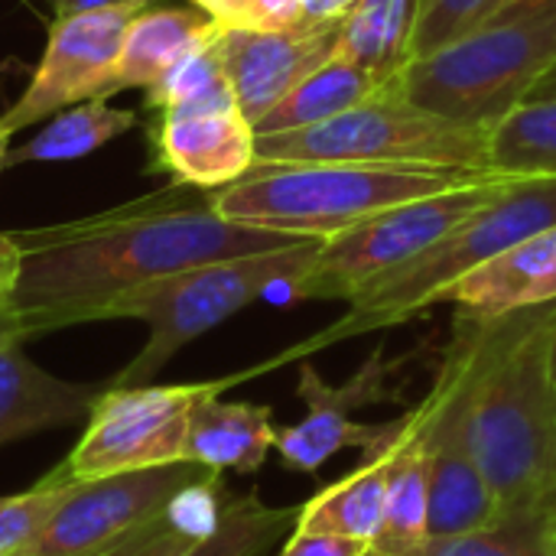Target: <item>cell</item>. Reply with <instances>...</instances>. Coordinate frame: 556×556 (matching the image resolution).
Here are the masks:
<instances>
[{
  "mask_svg": "<svg viewBox=\"0 0 556 556\" xmlns=\"http://www.w3.org/2000/svg\"><path fill=\"white\" fill-rule=\"evenodd\" d=\"M13 238L23 251V270L3 316L20 342L91 323L108 300L147 280L313 241L228 222L212 208V199L186 202L179 189Z\"/></svg>",
  "mask_w": 556,
  "mask_h": 556,
  "instance_id": "cell-1",
  "label": "cell"
},
{
  "mask_svg": "<svg viewBox=\"0 0 556 556\" xmlns=\"http://www.w3.org/2000/svg\"><path fill=\"white\" fill-rule=\"evenodd\" d=\"M72 485L75 482H62L49 472L29 492L0 495V556L26 554L55 515V508L65 502Z\"/></svg>",
  "mask_w": 556,
  "mask_h": 556,
  "instance_id": "cell-28",
  "label": "cell"
},
{
  "mask_svg": "<svg viewBox=\"0 0 556 556\" xmlns=\"http://www.w3.org/2000/svg\"><path fill=\"white\" fill-rule=\"evenodd\" d=\"M254 127L241 108L169 111L156 130L160 166L195 189H222L254 166Z\"/></svg>",
  "mask_w": 556,
  "mask_h": 556,
  "instance_id": "cell-14",
  "label": "cell"
},
{
  "mask_svg": "<svg viewBox=\"0 0 556 556\" xmlns=\"http://www.w3.org/2000/svg\"><path fill=\"white\" fill-rule=\"evenodd\" d=\"M554 326L556 303L498 316L472 394L469 443L498 515L556 502Z\"/></svg>",
  "mask_w": 556,
  "mask_h": 556,
  "instance_id": "cell-2",
  "label": "cell"
},
{
  "mask_svg": "<svg viewBox=\"0 0 556 556\" xmlns=\"http://www.w3.org/2000/svg\"><path fill=\"white\" fill-rule=\"evenodd\" d=\"M492 127L459 124L414 104L401 81L303 130L254 140V163H371L489 169ZM492 173V169H489Z\"/></svg>",
  "mask_w": 556,
  "mask_h": 556,
  "instance_id": "cell-7",
  "label": "cell"
},
{
  "mask_svg": "<svg viewBox=\"0 0 556 556\" xmlns=\"http://www.w3.org/2000/svg\"><path fill=\"white\" fill-rule=\"evenodd\" d=\"M323 241H300L293 248L248 254L189 267L160 280H147L108 300L94 319H140L150 336L143 349L108 381L111 388L153 384V378L199 336L212 332L244 306L267 296L274 287H290L309 270ZM91 319V323H94Z\"/></svg>",
  "mask_w": 556,
  "mask_h": 556,
  "instance_id": "cell-6",
  "label": "cell"
},
{
  "mask_svg": "<svg viewBox=\"0 0 556 556\" xmlns=\"http://www.w3.org/2000/svg\"><path fill=\"white\" fill-rule=\"evenodd\" d=\"M3 332H10V329H7V316H3V309H0V336H3ZM10 336H13V332H10Z\"/></svg>",
  "mask_w": 556,
  "mask_h": 556,
  "instance_id": "cell-41",
  "label": "cell"
},
{
  "mask_svg": "<svg viewBox=\"0 0 556 556\" xmlns=\"http://www.w3.org/2000/svg\"><path fill=\"white\" fill-rule=\"evenodd\" d=\"M430 482H427V407L417 404L404 414V427L391 446L388 466V508L378 541L384 556H410L430 538Z\"/></svg>",
  "mask_w": 556,
  "mask_h": 556,
  "instance_id": "cell-19",
  "label": "cell"
},
{
  "mask_svg": "<svg viewBox=\"0 0 556 556\" xmlns=\"http://www.w3.org/2000/svg\"><path fill=\"white\" fill-rule=\"evenodd\" d=\"M489 169L498 176H556V98L525 101L492 127Z\"/></svg>",
  "mask_w": 556,
  "mask_h": 556,
  "instance_id": "cell-25",
  "label": "cell"
},
{
  "mask_svg": "<svg viewBox=\"0 0 556 556\" xmlns=\"http://www.w3.org/2000/svg\"><path fill=\"white\" fill-rule=\"evenodd\" d=\"M414 46L417 0H358L342 23L339 55L388 88L397 85L414 62Z\"/></svg>",
  "mask_w": 556,
  "mask_h": 556,
  "instance_id": "cell-21",
  "label": "cell"
},
{
  "mask_svg": "<svg viewBox=\"0 0 556 556\" xmlns=\"http://www.w3.org/2000/svg\"><path fill=\"white\" fill-rule=\"evenodd\" d=\"M515 3H521V0H489V7H485V13L479 16V23L492 20L495 13H502V10H508V7H515ZM479 23H476V26H479Z\"/></svg>",
  "mask_w": 556,
  "mask_h": 556,
  "instance_id": "cell-38",
  "label": "cell"
},
{
  "mask_svg": "<svg viewBox=\"0 0 556 556\" xmlns=\"http://www.w3.org/2000/svg\"><path fill=\"white\" fill-rule=\"evenodd\" d=\"M222 36V33H218ZM147 111H215V108H238L235 88L228 81L218 39L202 46L199 52L186 55L173 65L143 98Z\"/></svg>",
  "mask_w": 556,
  "mask_h": 556,
  "instance_id": "cell-27",
  "label": "cell"
},
{
  "mask_svg": "<svg viewBox=\"0 0 556 556\" xmlns=\"http://www.w3.org/2000/svg\"><path fill=\"white\" fill-rule=\"evenodd\" d=\"M547 98H556V65L538 81V88L531 91V98L528 101H547Z\"/></svg>",
  "mask_w": 556,
  "mask_h": 556,
  "instance_id": "cell-36",
  "label": "cell"
},
{
  "mask_svg": "<svg viewBox=\"0 0 556 556\" xmlns=\"http://www.w3.org/2000/svg\"><path fill=\"white\" fill-rule=\"evenodd\" d=\"M368 556L384 554L371 547ZM410 556H556V502L525 511H502L479 531L430 538Z\"/></svg>",
  "mask_w": 556,
  "mask_h": 556,
  "instance_id": "cell-23",
  "label": "cell"
},
{
  "mask_svg": "<svg viewBox=\"0 0 556 556\" xmlns=\"http://www.w3.org/2000/svg\"><path fill=\"white\" fill-rule=\"evenodd\" d=\"M368 551H371V544H362L352 538L293 528L290 538L283 541L280 556H368Z\"/></svg>",
  "mask_w": 556,
  "mask_h": 556,
  "instance_id": "cell-32",
  "label": "cell"
},
{
  "mask_svg": "<svg viewBox=\"0 0 556 556\" xmlns=\"http://www.w3.org/2000/svg\"><path fill=\"white\" fill-rule=\"evenodd\" d=\"M222 26L205 10H186V7H147L134 16V23L124 33L117 65L101 88L98 101H108L117 91L127 88H153L173 65H179L186 55L199 52L202 46L215 42Z\"/></svg>",
  "mask_w": 556,
  "mask_h": 556,
  "instance_id": "cell-16",
  "label": "cell"
},
{
  "mask_svg": "<svg viewBox=\"0 0 556 556\" xmlns=\"http://www.w3.org/2000/svg\"><path fill=\"white\" fill-rule=\"evenodd\" d=\"M489 0H417V46L414 62L427 59L459 36H466L479 16L485 13Z\"/></svg>",
  "mask_w": 556,
  "mask_h": 556,
  "instance_id": "cell-29",
  "label": "cell"
},
{
  "mask_svg": "<svg viewBox=\"0 0 556 556\" xmlns=\"http://www.w3.org/2000/svg\"><path fill=\"white\" fill-rule=\"evenodd\" d=\"M417 355L388 358L384 345H378L345 384L323 381V375L309 362H303L300 381H296V397L306 404V417L300 424L277 430L274 450H277L280 463L290 472L309 476V472H319L342 450H365V456L388 450L397 440L404 417L371 427V424L355 420V414L365 407L404 401L407 381H401L397 375H404V368Z\"/></svg>",
  "mask_w": 556,
  "mask_h": 556,
  "instance_id": "cell-10",
  "label": "cell"
},
{
  "mask_svg": "<svg viewBox=\"0 0 556 556\" xmlns=\"http://www.w3.org/2000/svg\"><path fill=\"white\" fill-rule=\"evenodd\" d=\"M489 176L459 166H371V163H254L238 182L215 189L212 208L238 225L293 238L329 241L358 222Z\"/></svg>",
  "mask_w": 556,
  "mask_h": 556,
  "instance_id": "cell-4",
  "label": "cell"
},
{
  "mask_svg": "<svg viewBox=\"0 0 556 556\" xmlns=\"http://www.w3.org/2000/svg\"><path fill=\"white\" fill-rule=\"evenodd\" d=\"M248 378L251 371L199 384H108L85 420L81 440L62 459V466L52 469V476L62 482H94L121 472L182 463L195 404Z\"/></svg>",
  "mask_w": 556,
  "mask_h": 556,
  "instance_id": "cell-9",
  "label": "cell"
},
{
  "mask_svg": "<svg viewBox=\"0 0 556 556\" xmlns=\"http://www.w3.org/2000/svg\"><path fill=\"white\" fill-rule=\"evenodd\" d=\"M551 225H556V176H511V186L495 202L466 215L440 241H433L427 251H420L397 270L371 280L358 296L349 300V313L342 319L309 336L306 342L280 352L277 358L257 365L254 375L306 358L336 342L424 316L427 309L440 306L463 277Z\"/></svg>",
  "mask_w": 556,
  "mask_h": 556,
  "instance_id": "cell-3",
  "label": "cell"
},
{
  "mask_svg": "<svg viewBox=\"0 0 556 556\" xmlns=\"http://www.w3.org/2000/svg\"><path fill=\"white\" fill-rule=\"evenodd\" d=\"M551 368H554V391H556V326H554V345H551Z\"/></svg>",
  "mask_w": 556,
  "mask_h": 556,
  "instance_id": "cell-40",
  "label": "cell"
},
{
  "mask_svg": "<svg viewBox=\"0 0 556 556\" xmlns=\"http://www.w3.org/2000/svg\"><path fill=\"white\" fill-rule=\"evenodd\" d=\"M381 85L365 75L355 62H349L345 55H332L329 62H323L316 72H309L293 91H287L257 124L254 134L267 137V134H283V130H303V127H316L323 121H332L345 111H352L355 104H362L365 98L378 94Z\"/></svg>",
  "mask_w": 556,
  "mask_h": 556,
  "instance_id": "cell-22",
  "label": "cell"
},
{
  "mask_svg": "<svg viewBox=\"0 0 556 556\" xmlns=\"http://www.w3.org/2000/svg\"><path fill=\"white\" fill-rule=\"evenodd\" d=\"M391 446L365 456V463L358 469H352L339 482L316 492L306 505H300L296 528L375 544L381 534V525H384V508H388Z\"/></svg>",
  "mask_w": 556,
  "mask_h": 556,
  "instance_id": "cell-20",
  "label": "cell"
},
{
  "mask_svg": "<svg viewBox=\"0 0 556 556\" xmlns=\"http://www.w3.org/2000/svg\"><path fill=\"white\" fill-rule=\"evenodd\" d=\"M300 508H270L257 492L228 498L218 528L179 556H264L296 528Z\"/></svg>",
  "mask_w": 556,
  "mask_h": 556,
  "instance_id": "cell-26",
  "label": "cell"
},
{
  "mask_svg": "<svg viewBox=\"0 0 556 556\" xmlns=\"http://www.w3.org/2000/svg\"><path fill=\"white\" fill-rule=\"evenodd\" d=\"M192 544H195V538L173 528V521L163 511L153 525L140 528L134 538H127L121 547H114L108 556H179Z\"/></svg>",
  "mask_w": 556,
  "mask_h": 556,
  "instance_id": "cell-31",
  "label": "cell"
},
{
  "mask_svg": "<svg viewBox=\"0 0 556 556\" xmlns=\"http://www.w3.org/2000/svg\"><path fill=\"white\" fill-rule=\"evenodd\" d=\"M134 124H137V114L134 111L111 108L108 101H81V104H72L68 111H59L55 121L46 124V130H39L36 137H29L16 153H10L7 156V166L78 160V156H88V153L101 150L114 137L127 134Z\"/></svg>",
  "mask_w": 556,
  "mask_h": 556,
  "instance_id": "cell-24",
  "label": "cell"
},
{
  "mask_svg": "<svg viewBox=\"0 0 556 556\" xmlns=\"http://www.w3.org/2000/svg\"><path fill=\"white\" fill-rule=\"evenodd\" d=\"M342 23L345 20H303L283 29H222V62L251 127L339 52Z\"/></svg>",
  "mask_w": 556,
  "mask_h": 556,
  "instance_id": "cell-13",
  "label": "cell"
},
{
  "mask_svg": "<svg viewBox=\"0 0 556 556\" xmlns=\"http://www.w3.org/2000/svg\"><path fill=\"white\" fill-rule=\"evenodd\" d=\"M20 270H23V251L13 235L0 231V309L10 306L13 290L20 283Z\"/></svg>",
  "mask_w": 556,
  "mask_h": 556,
  "instance_id": "cell-33",
  "label": "cell"
},
{
  "mask_svg": "<svg viewBox=\"0 0 556 556\" xmlns=\"http://www.w3.org/2000/svg\"><path fill=\"white\" fill-rule=\"evenodd\" d=\"M147 7L150 3H117L55 16L33 81L0 117V124L16 134L72 104L98 101L117 65L127 26Z\"/></svg>",
  "mask_w": 556,
  "mask_h": 556,
  "instance_id": "cell-12",
  "label": "cell"
},
{
  "mask_svg": "<svg viewBox=\"0 0 556 556\" xmlns=\"http://www.w3.org/2000/svg\"><path fill=\"white\" fill-rule=\"evenodd\" d=\"M274 410L267 404L222 401V394L195 404L189 417L186 459L212 472H257L277 443Z\"/></svg>",
  "mask_w": 556,
  "mask_h": 556,
  "instance_id": "cell-18",
  "label": "cell"
},
{
  "mask_svg": "<svg viewBox=\"0 0 556 556\" xmlns=\"http://www.w3.org/2000/svg\"><path fill=\"white\" fill-rule=\"evenodd\" d=\"M192 3H195L199 10H205V13H208L215 23H218V20H222V13L228 10V3H231V0H192Z\"/></svg>",
  "mask_w": 556,
  "mask_h": 556,
  "instance_id": "cell-37",
  "label": "cell"
},
{
  "mask_svg": "<svg viewBox=\"0 0 556 556\" xmlns=\"http://www.w3.org/2000/svg\"><path fill=\"white\" fill-rule=\"evenodd\" d=\"M55 16L78 13V10H98V7H117V3H153V0H49Z\"/></svg>",
  "mask_w": 556,
  "mask_h": 556,
  "instance_id": "cell-35",
  "label": "cell"
},
{
  "mask_svg": "<svg viewBox=\"0 0 556 556\" xmlns=\"http://www.w3.org/2000/svg\"><path fill=\"white\" fill-rule=\"evenodd\" d=\"M443 303L476 316H505L556 303V225L463 277Z\"/></svg>",
  "mask_w": 556,
  "mask_h": 556,
  "instance_id": "cell-17",
  "label": "cell"
},
{
  "mask_svg": "<svg viewBox=\"0 0 556 556\" xmlns=\"http://www.w3.org/2000/svg\"><path fill=\"white\" fill-rule=\"evenodd\" d=\"M511 186V176L489 173L476 182L420 195L391 205L355 228L323 241L316 261L287 290L293 300H352L371 280L397 270L433 241H440L453 225L482 205L495 202Z\"/></svg>",
  "mask_w": 556,
  "mask_h": 556,
  "instance_id": "cell-8",
  "label": "cell"
},
{
  "mask_svg": "<svg viewBox=\"0 0 556 556\" xmlns=\"http://www.w3.org/2000/svg\"><path fill=\"white\" fill-rule=\"evenodd\" d=\"M554 65L556 0H521L446 49L410 62L401 91L450 121L495 127Z\"/></svg>",
  "mask_w": 556,
  "mask_h": 556,
  "instance_id": "cell-5",
  "label": "cell"
},
{
  "mask_svg": "<svg viewBox=\"0 0 556 556\" xmlns=\"http://www.w3.org/2000/svg\"><path fill=\"white\" fill-rule=\"evenodd\" d=\"M7 140H10V130L0 124V169L7 166V156H10V150H7Z\"/></svg>",
  "mask_w": 556,
  "mask_h": 556,
  "instance_id": "cell-39",
  "label": "cell"
},
{
  "mask_svg": "<svg viewBox=\"0 0 556 556\" xmlns=\"http://www.w3.org/2000/svg\"><path fill=\"white\" fill-rule=\"evenodd\" d=\"M355 3L358 0H300L303 20H313V23H319V20H345Z\"/></svg>",
  "mask_w": 556,
  "mask_h": 556,
  "instance_id": "cell-34",
  "label": "cell"
},
{
  "mask_svg": "<svg viewBox=\"0 0 556 556\" xmlns=\"http://www.w3.org/2000/svg\"><path fill=\"white\" fill-rule=\"evenodd\" d=\"M205 476H212V469L182 459L75 482L23 556H108L140 528L153 525L186 485Z\"/></svg>",
  "mask_w": 556,
  "mask_h": 556,
  "instance_id": "cell-11",
  "label": "cell"
},
{
  "mask_svg": "<svg viewBox=\"0 0 556 556\" xmlns=\"http://www.w3.org/2000/svg\"><path fill=\"white\" fill-rule=\"evenodd\" d=\"M303 23L300 0H231L222 13V29H283Z\"/></svg>",
  "mask_w": 556,
  "mask_h": 556,
  "instance_id": "cell-30",
  "label": "cell"
},
{
  "mask_svg": "<svg viewBox=\"0 0 556 556\" xmlns=\"http://www.w3.org/2000/svg\"><path fill=\"white\" fill-rule=\"evenodd\" d=\"M108 384H78L42 371L23 342L0 336V446L88 420L94 401Z\"/></svg>",
  "mask_w": 556,
  "mask_h": 556,
  "instance_id": "cell-15",
  "label": "cell"
}]
</instances>
